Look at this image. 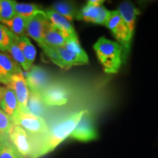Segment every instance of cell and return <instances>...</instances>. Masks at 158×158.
Masks as SVG:
<instances>
[{
  "label": "cell",
  "mask_w": 158,
  "mask_h": 158,
  "mask_svg": "<svg viewBox=\"0 0 158 158\" xmlns=\"http://www.w3.org/2000/svg\"><path fill=\"white\" fill-rule=\"evenodd\" d=\"M18 108L19 103L14 92L6 86L5 93L0 101V109L11 118L18 111Z\"/></svg>",
  "instance_id": "obj_17"
},
{
  "label": "cell",
  "mask_w": 158,
  "mask_h": 158,
  "mask_svg": "<svg viewBox=\"0 0 158 158\" xmlns=\"http://www.w3.org/2000/svg\"><path fill=\"white\" fill-rule=\"evenodd\" d=\"M0 158H25L20 154L9 139L0 142Z\"/></svg>",
  "instance_id": "obj_26"
},
{
  "label": "cell",
  "mask_w": 158,
  "mask_h": 158,
  "mask_svg": "<svg viewBox=\"0 0 158 158\" xmlns=\"http://www.w3.org/2000/svg\"><path fill=\"white\" fill-rule=\"evenodd\" d=\"M51 9L62 15L70 22L76 19L78 13L76 3L69 1L56 2L53 4Z\"/></svg>",
  "instance_id": "obj_18"
},
{
  "label": "cell",
  "mask_w": 158,
  "mask_h": 158,
  "mask_svg": "<svg viewBox=\"0 0 158 158\" xmlns=\"http://www.w3.org/2000/svg\"><path fill=\"white\" fill-rule=\"evenodd\" d=\"M21 72H22L21 68L10 55L0 51V84L7 86L12 76Z\"/></svg>",
  "instance_id": "obj_14"
},
{
  "label": "cell",
  "mask_w": 158,
  "mask_h": 158,
  "mask_svg": "<svg viewBox=\"0 0 158 158\" xmlns=\"http://www.w3.org/2000/svg\"><path fill=\"white\" fill-rule=\"evenodd\" d=\"M117 11L121 15L123 21L127 24L131 35L133 36L136 16L139 13L138 10L132 2L124 1L118 6Z\"/></svg>",
  "instance_id": "obj_15"
},
{
  "label": "cell",
  "mask_w": 158,
  "mask_h": 158,
  "mask_svg": "<svg viewBox=\"0 0 158 158\" xmlns=\"http://www.w3.org/2000/svg\"><path fill=\"white\" fill-rule=\"evenodd\" d=\"M43 11L46 16L48 17L49 21H51V23L60 31L66 40H78L76 31L75 30L73 25L71 23L70 21H69L68 19H66L62 15L57 13L56 12L51 8L46 9Z\"/></svg>",
  "instance_id": "obj_13"
},
{
  "label": "cell",
  "mask_w": 158,
  "mask_h": 158,
  "mask_svg": "<svg viewBox=\"0 0 158 158\" xmlns=\"http://www.w3.org/2000/svg\"><path fill=\"white\" fill-rule=\"evenodd\" d=\"M9 141L18 152L25 158H29L31 152V142L29 134L20 126L13 124L9 133Z\"/></svg>",
  "instance_id": "obj_12"
},
{
  "label": "cell",
  "mask_w": 158,
  "mask_h": 158,
  "mask_svg": "<svg viewBox=\"0 0 158 158\" xmlns=\"http://www.w3.org/2000/svg\"><path fill=\"white\" fill-rule=\"evenodd\" d=\"M65 43L66 40L64 38L60 31L51 23L44 34L43 45L56 48V47H63Z\"/></svg>",
  "instance_id": "obj_19"
},
{
  "label": "cell",
  "mask_w": 158,
  "mask_h": 158,
  "mask_svg": "<svg viewBox=\"0 0 158 158\" xmlns=\"http://www.w3.org/2000/svg\"><path fill=\"white\" fill-rule=\"evenodd\" d=\"M46 106L41 93L29 90L27 107V113L43 118L46 114Z\"/></svg>",
  "instance_id": "obj_16"
},
{
  "label": "cell",
  "mask_w": 158,
  "mask_h": 158,
  "mask_svg": "<svg viewBox=\"0 0 158 158\" xmlns=\"http://www.w3.org/2000/svg\"><path fill=\"white\" fill-rule=\"evenodd\" d=\"M13 126L10 118L0 109V142L9 139V133Z\"/></svg>",
  "instance_id": "obj_27"
},
{
  "label": "cell",
  "mask_w": 158,
  "mask_h": 158,
  "mask_svg": "<svg viewBox=\"0 0 158 158\" xmlns=\"http://www.w3.org/2000/svg\"><path fill=\"white\" fill-rule=\"evenodd\" d=\"M26 82L29 90L42 93L51 84V75L48 71L43 67L34 65L25 76Z\"/></svg>",
  "instance_id": "obj_8"
},
{
  "label": "cell",
  "mask_w": 158,
  "mask_h": 158,
  "mask_svg": "<svg viewBox=\"0 0 158 158\" xmlns=\"http://www.w3.org/2000/svg\"><path fill=\"white\" fill-rule=\"evenodd\" d=\"M105 1H101V0H90V1H87V4L91 5L94 6H99L103 5Z\"/></svg>",
  "instance_id": "obj_29"
},
{
  "label": "cell",
  "mask_w": 158,
  "mask_h": 158,
  "mask_svg": "<svg viewBox=\"0 0 158 158\" xmlns=\"http://www.w3.org/2000/svg\"><path fill=\"white\" fill-rule=\"evenodd\" d=\"M46 106H62L67 103L69 98L68 88L59 82H51L41 93Z\"/></svg>",
  "instance_id": "obj_11"
},
{
  "label": "cell",
  "mask_w": 158,
  "mask_h": 158,
  "mask_svg": "<svg viewBox=\"0 0 158 158\" xmlns=\"http://www.w3.org/2000/svg\"><path fill=\"white\" fill-rule=\"evenodd\" d=\"M63 48H66L67 50L71 51V52L74 53L75 54L78 55L81 58L84 60L89 62V58L86 53L85 51L81 48L80 43H79L78 40H66V43Z\"/></svg>",
  "instance_id": "obj_28"
},
{
  "label": "cell",
  "mask_w": 158,
  "mask_h": 158,
  "mask_svg": "<svg viewBox=\"0 0 158 158\" xmlns=\"http://www.w3.org/2000/svg\"><path fill=\"white\" fill-rule=\"evenodd\" d=\"M15 41L27 62L31 66H33L37 54L36 48L34 45L31 43V40L27 35L19 37H15Z\"/></svg>",
  "instance_id": "obj_20"
},
{
  "label": "cell",
  "mask_w": 158,
  "mask_h": 158,
  "mask_svg": "<svg viewBox=\"0 0 158 158\" xmlns=\"http://www.w3.org/2000/svg\"><path fill=\"white\" fill-rule=\"evenodd\" d=\"M14 10L15 15L29 19L42 9L40 6L36 4L19 3L15 1Z\"/></svg>",
  "instance_id": "obj_22"
},
{
  "label": "cell",
  "mask_w": 158,
  "mask_h": 158,
  "mask_svg": "<svg viewBox=\"0 0 158 158\" xmlns=\"http://www.w3.org/2000/svg\"><path fill=\"white\" fill-rule=\"evenodd\" d=\"M7 52L10 54V56L13 59V60H14L26 73L29 71L31 67H32L29 64L24 56H23L22 51H21L19 47L18 46L16 41H15V36L14 40L12 43L10 47Z\"/></svg>",
  "instance_id": "obj_23"
},
{
  "label": "cell",
  "mask_w": 158,
  "mask_h": 158,
  "mask_svg": "<svg viewBox=\"0 0 158 158\" xmlns=\"http://www.w3.org/2000/svg\"><path fill=\"white\" fill-rule=\"evenodd\" d=\"M50 23V21L42 10L28 20L26 27V35L36 41L40 46H42L44 34Z\"/></svg>",
  "instance_id": "obj_7"
},
{
  "label": "cell",
  "mask_w": 158,
  "mask_h": 158,
  "mask_svg": "<svg viewBox=\"0 0 158 158\" xmlns=\"http://www.w3.org/2000/svg\"><path fill=\"white\" fill-rule=\"evenodd\" d=\"M110 12L104 7L103 5L94 6L86 3V5L78 10L76 19L106 27L109 18Z\"/></svg>",
  "instance_id": "obj_9"
},
{
  "label": "cell",
  "mask_w": 158,
  "mask_h": 158,
  "mask_svg": "<svg viewBox=\"0 0 158 158\" xmlns=\"http://www.w3.org/2000/svg\"><path fill=\"white\" fill-rule=\"evenodd\" d=\"M70 137L81 142L92 141L98 138V134L93 118L88 110H86L83 114Z\"/></svg>",
  "instance_id": "obj_6"
},
{
  "label": "cell",
  "mask_w": 158,
  "mask_h": 158,
  "mask_svg": "<svg viewBox=\"0 0 158 158\" xmlns=\"http://www.w3.org/2000/svg\"><path fill=\"white\" fill-rule=\"evenodd\" d=\"M7 87L11 89L14 92L19 103L18 111L20 113H27V107L29 90L23 71L12 76Z\"/></svg>",
  "instance_id": "obj_10"
},
{
  "label": "cell",
  "mask_w": 158,
  "mask_h": 158,
  "mask_svg": "<svg viewBox=\"0 0 158 158\" xmlns=\"http://www.w3.org/2000/svg\"><path fill=\"white\" fill-rule=\"evenodd\" d=\"M10 119L13 124L22 127L29 136L42 135L48 130V125L44 118L29 113H20L17 111Z\"/></svg>",
  "instance_id": "obj_5"
},
{
  "label": "cell",
  "mask_w": 158,
  "mask_h": 158,
  "mask_svg": "<svg viewBox=\"0 0 158 158\" xmlns=\"http://www.w3.org/2000/svg\"><path fill=\"white\" fill-rule=\"evenodd\" d=\"M13 0H0V23L8 21L15 15Z\"/></svg>",
  "instance_id": "obj_25"
},
{
  "label": "cell",
  "mask_w": 158,
  "mask_h": 158,
  "mask_svg": "<svg viewBox=\"0 0 158 158\" xmlns=\"http://www.w3.org/2000/svg\"><path fill=\"white\" fill-rule=\"evenodd\" d=\"M28 20V19H25V18L15 15L13 19L4 21L2 23L6 26L15 37H19L27 35H26V27H27Z\"/></svg>",
  "instance_id": "obj_21"
},
{
  "label": "cell",
  "mask_w": 158,
  "mask_h": 158,
  "mask_svg": "<svg viewBox=\"0 0 158 158\" xmlns=\"http://www.w3.org/2000/svg\"><path fill=\"white\" fill-rule=\"evenodd\" d=\"M94 50L105 73H117L123 62V48L117 42L101 37L94 43Z\"/></svg>",
  "instance_id": "obj_2"
},
{
  "label": "cell",
  "mask_w": 158,
  "mask_h": 158,
  "mask_svg": "<svg viewBox=\"0 0 158 158\" xmlns=\"http://www.w3.org/2000/svg\"><path fill=\"white\" fill-rule=\"evenodd\" d=\"M86 110L65 116L49 127L46 133L30 136L31 152L29 158H40L53 152L66 138L70 137Z\"/></svg>",
  "instance_id": "obj_1"
},
{
  "label": "cell",
  "mask_w": 158,
  "mask_h": 158,
  "mask_svg": "<svg viewBox=\"0 0 158 158\" xmlns=\"http://www.w3.org/2000/svg\"><path fill=\"white\" fill-rule=\"evenodd\" d=\"M41 48L44 51L45 55L51 59V62L64 70L70 69L73 66L89 64V62L84 60L78 55L67 50L63 47L53 48V47L43 45L41 46Z\"/></svg>",
  "instance_id": "obj_4"
},
{
  "label": "cell",
  "mask_w": 158,
  "mask_h": 158,
  "mask_svg": "<svg viewBox=\"0 0 158 158\" xmlns=\"http://www.w3.org/2000/svg\"><path fill=\"white\" fill-rule=\"evenodd\" d=\"M106 27L110 29L114 37L123 48V62L126 60L130 52L133 35L127 24L123 21L117 10L110 12V15Z\"/></svg>",
  "instance_id": "obj_3"
},
{
  "label": "cell",
  "mask_w": 158,
  "mask_h": 158,
  "mask_svg": "<svg viewBox=\"0 0 158 158\" xmlns=\"http://www.w3.org/2000/svg\"><path fill=\"white\" fill-rule=\"evenodd\" d=\"M6 86H0V101H1L2 98L4 95V93H5V91Z\"/></svg>",
  "instance_id": "obj_30"
},
{
  "label": "cell",
  "mask_w": 158,
  "mask_h": 158,
  "mask_svg": "<svg viewBox=\"0 0 158 158\" xmlns=\"http://www.w3.org/2000/svg\"><path fill=\"white\" fill-rule=\"evenodd\" d=\"M15 39V35L6 26L0 23V51L7 52Z\"/></svg>",
  "instance_id": "obj_24"
}]
</instances>
